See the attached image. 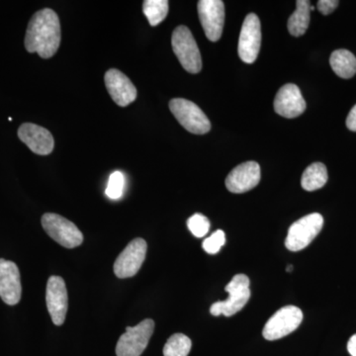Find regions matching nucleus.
Wrapping results in <instances>:
<instances>
[{"mask_svg":"<svg viewBox=\"0 0 356 356\" xmlns=\"http://www.w3.org/2000/svg\"><path fill=\"white\" fill-rule=\"evenodd\" d=\"M62 33L58 14L44 8L32 16L25 36V48L29 53L50 58L60 48Z\"/></svg>","mask_w":356,"mask_h":356,"instance_id":"f257e3e1","label":"nucleus"},{"mask_svg":"<svg viewBox=\"0 0 356 356\" xmlns=\"http://www.w3.org/2000/svg\"><path fill=\"white\" fill-rule=\"evenodd\" d=\"M172 50L180 65L191 74H198L202 69V58L197 43L186 26H178L172 36Z\"/></svg>","mask_w":356,"mask_h":356,"instance_id":"f03ea898","label":"nucleus"},{"mask_svg":"<svg viewBox=\"0 0 356 356\" xmlns=\"http://www.w3.org/2000/svg\"><path fill=\"white\" fill-rule=\"evenodd\" d=\"M250 284L247 275L236 274L225 288L229 293L228 299L213 304L210 313L216 317L221 315L231 317L242 310L250 298Z\"/></svg>","mask_w":356,"mask_h":356,"instance_id":"7ed1b4c3","label":"nucleus"},{"mask_svg":"<svg viewBox=\"0 0 356 356\" xmlns=\"http://www.w3.org/2000/svg\"><path fill=\"white\" fill-rule=\"evenodd\" d=\"M324 218L318 213H312L293 222L288 229L285 245L291 252H299L308 247L322 231Z\"/></svg>","mask_w":356,"mask_h":356,"instance_id":"20e7f679","label":"nucleus"},{"mask_svg":"<svg viewBox=\"0 0 356 356\" xmlns=\"http://www.w3.org/2000/svg\"><path fill=\"white\" fill-rule=\"evenodd\" d=\"M170 109L180 125L188 132L196 135H204L209 132V119L195 103L184 98H175L170 100Z\"/></svg>","mask_w":356,"mask_h":356,"instance_id":"39448f33","label":"nucleus"},{"mask_svg":"<svg viewBox=\"0 0 356 356\" xmlns=\"http://www.w3.org/2000/svg\"><path fill=\"white\" fill-rule=\"evenodd\" d=\"M42 226L49 236L67 248L79 247L83 242V233L74 222L55 213H47L42 217Z\"/></svg>","mask_w":356,"mask_h":356,"instance_id":"423d86ee","label":"nucleus"},{"mask_svg":"<svg viewBox=\"0 0 356 356\" xmlns=\"http://www.w3.org/2000/svg\"><path fill=\"white\" fill-rule=\"evenodd\" d=\"M154 330L151 318L143 321L136 327H128L116 346L117 356H140L146 350Z\"/></svg>","mask_w":356,"mask_h":356,"instance_id":"0eeeda50","label":"nucleus"},{"mask_svg":"<svg viewBox=\"0 0 356 356\" xmlns=\"http://www.w3.org/2000/svg\"><path fill=\"white\" fill-rule=\"evenodd\" d=\"M303 321L301 309L295 306H285L267 321L264 327V339L276 341L294 332Z\"/></svg>","mask_w":356,"mask_h":356,"instance_id":"6e6552de","label":"nucleus"},{"mask_svg":"<svg viewBox=\"0 0 356 356\" xmlns=\"http://www.w3.org/2000/svg\"><path fill=\"white\" fill-rule=\"evenodd\" d=\"M261 21L254 13H250L243 21L238 39V56L243 62L252 64L257 60L261 50Z\"/></svg>","mask_w":356,"mask_h":356,"instance_id":"1a4fd4ad","label":"nucleus"},{"mask_svg":"<svg viewBox=\"0 0 356 356\" xmlns=\"http://www.w3.org/2000/svg\"><path fill=\"white\" fill-rule=\"evenodd\" d=\"M144 238H135L124 248L114 264V273L118 278L133 277L139 273L147 254Z\"/></svg>","mask_w":356,"mask_h":356,"instance_id":"9d476101","label":"nucleus"},{"mask_svg":"<svg viewBox=\"0 0 356 356\" xmlns=\"http://www.w3.org/2000/svg\"><path fill=\"white\" fill-rule=\"evenodd\" d=\"M200 18L206 37L211 42L221 38L225 23V4L221 0H200L197 4Z\"/></svg>","mask_w":356,"mask_h":356,"instance_id":"9b49d317","label":"nucleus"},{"mask_svg":"<svg viewBox=\"0 0 356 356\" xmlns=\"http://www.w3.org/2000/svg\"><path fill=\"white\" fill-rule=\"evenodd\" d=\"M46 302L49 313L56 325L65 323L69 306L67 286L65 280L60 276H51L46 290Z\"/></svg>","mask_w":356,"mask_h":356,"instance_id":"f8f14e48","label":"nucleus"},{"mask_svg":"<svg viewBox=\"0 0 356 356\" xmlns=\"http://www.w3.org/2000/svg\"><path fill=\"white\" fill-rule=\"evenodd\" d=\"M261 166L255 161H247L236 166L226 178L227 189L232 193H245L254 189L261 181Z\"/></svg>","mask_w":356,"mask_h":356,"instance_id":"ddd939ff","label":"nucleus"},{"mask_svg":"<svg viewBox=\"0 0 356 356\" xmlns=\"http://www.w3.org/2000/svg\"><path fill=\"white\" fill-rule=\"evenodd\" d=\"M22 295L19 269L13 261L0 259V298L7 305L19 303Z\"/></svg>","mask_w":356,"mask_h":356,"instance_id":"4468645a","label":"nucleus"},{"mask_svg":"<svg viewBox=\"0 0 356 356\" xmlns=\"http://www.w3.org/2000/svg\"><path fill=\"white\" fill-rule=\"evenodd\" d=\"M274 110L285 118H296L305 112L306 102L298 86L288 83L280 89L274 99Z\"/></svg>","mask_w":356,"mask_h":356,"instance_id":"2eb2a0df","label":"nucleus"},{"mask_svg":"<svg viewBox=\"0 0 356 356\" xmlns=\"http://www.w3.org/2000/svg\"><path fill=\"white\" fill-rule=\"evenodd\" d=\"M105 86L112 99L121 107L128 106L137 98V89L127 76L116 69L105 74Z\"/></svg>","mask_w":356,"mask_h":356,"instance_id":"dca6fc26","label":"nucleus"},{"mask_svg":"<svg viewBox=\"0 0 356 356\" xmlns=\"http://www.w3.org/2000/svg\"><path fill=\"white\" fill-rule=\"evenodd\" d=\"M18 137L33 153L48 156L53 152L55 140L50 131L32 123H24L18 130Z\"/></svg>","mask_w":356,"mask_h":356,"instance_id":"f3484780","label":"nucleus"},{"mask_svg":"<svg viewBox=\"0 0 356 356\" xmlns=\"http://www.w3.org/2000/svg\"><path fill=\"white\" fill-rule=\"evenodd\" d=\"M311 2L308 0H298L296 10L288 19V31L294 37L305 34L310 24Z\"/></svg>","mask_w":356,"mask_h":356,"instance_id":"a211bd4d","label":"nucleus"},{"mask_svg":"<svg viewBox=\"0 0 356 356\" xmlns=\"http://www.w3.org/2000/svg\"><path fill=\"white\" fill-rule=\"evenodd\" d=\"M330 65L337 76L341 79H348L355 76L356 58L350 51L341 49L332 51Z\"/></svg>","mask_w":356,"mask_h":356,"instance_id":"6ab92c4d","label":"nucleus"},{"mask_svg":"<svg viewBox=\"0 0 356 356\" xmlns=\"http://www.w3.org/2000/svg\"><path fill=\"white\" fill-rule=\"evenodd\" d=\"M327 170L324 163H314L309 165L301 178V185L307 191L322 188L327 181Z\"/></svg>","mask_w":356,"mask_h":356,"instance_id":"aec40b11","label":"nucleus"},{"mask_svg":"<svg viewBox=\"0 0 356 356\" xmlns=\"http://www.w3.org/2000/svg\"><path fill=\"white\" fill-rule=\"evenodd\" d=\"M143 11L149 25L156 27L168 16V0H145L143 2Z\"/></svg>","mask_w":356,"mask_h":356,"instance_id":"412c9836","label":"nucleus"},{"mask_svg":"<svg viewBox=\"0 0 356 356\" xmlns=\"http://www.w3.org/2000/svg\"><path fill=\"white\" fill-rule=\"evenodd\" d=\"M191 339L184 334H175L163 348L165 356H187L191 350Z\"/></svg>","mask_w":356,"mask_h":356,"instance_id":"4be33fe9","label":"nucleus"},{"mask_svg":"<svg viewBox=\"0 0 356 356\" xmlns=\"http://www.w3.org/2000/svg\"><path fill=\"white\" fill-rule=\"evenodd\" d=\"M189 231L193 234V236L197 238H203L207 235L210 229V222L207 217L202 214H194L193 216L189 218L187 221Z\"/></svg>","mask_w":356,"mask_h":356,"instance_id":"5701e85b","label":"nucleus"},{"mask_svg":"<svg viewBox=\"0 0 356 356\" xmlns=\"http://www.w3.org/2000/svg\"><path fill=\"white\" fill-rule=\"evenodd\" d=\"M124 186H125V177L123 173L120 172H115L110 175L108 185L106 188V195L110 199L117 200L121 197L123 194Z\"/></svg>","mask_w":356,"mask_h":356,"instance_id":"b1692460","label":"nucleus"},{"mask_svg":"<svg viewBox=\"0 0 356 356\" xmlns=\"http://www.w3.org/2000/svg\"><path fill=\"white\" fill-rule=\"evenodd\" d=\"M226 243L224 231L217 229L209 238H205L202 243L204 250L209 254H216Z\"/></svg>","mask_w":356,"mask_h":356,"instance_id":"393cba45","label":"nucleus"},{"mask_svg":"<svg viewBox=\"0 0 356 356\" xmlns=\"http://www.w3.org/2000/svg\"><path fill=\"white\" fill-rule=\"evenodd\" d=\"M339 1L337 0H320L318 1V9L324 15H329L334 13V9L339 6Z\"/></svg>","mask_w":356,"mask_h":356,"instance_id":"a878e982","label":"nucleus"},{"mask_svg":"<svg viewBox=\"0 0 356 356\" xmlns=\"http://www.w3.org/2000/svg\"><path fill=\"white\" fill-rule=\"evenodd\" d=\"M346 127L348 130L356 132V105L350 110L348 118H346Z\"/></svg>","mask_w":356,"mask_h":356,"instance_id":"bb28decb","label":"nucleus"},{"mask_svg":"<svg viewBox=\"0 0 356 356\" xmlns=\"http://www.w3.org/2000/svg\"><path fill=\"white\" fill-rule=\"evenodd\" d=\"M348 350L351 356H356V334H353L348 341Z\"/></svg>","mask_w":356,"mask_h":356,"instance_id":"cd10ccee","label":"nucleus"},{"mask_svg":"<svg viewBox=\"0 0 356 356\" xmlns=\"http://www.w3.org/2000/svg\"><path fill=\"white\" fill-rule=\"evenodd\" d=\"M286 270L288 271V273H290V271H292L293 270V266H288V267L286 268Z\"/></svg>","mask_w":356,"mask_h":356,"instance_id":"c85d7f7f","label":"nucleus"}]
</instances>
